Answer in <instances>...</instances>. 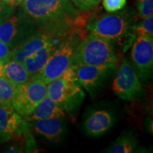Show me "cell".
I'll return each instance as SVG.
<instances>
[{
    "label": "cell",
    "instance_id": "cell-1",
    "mask_svg": "<svg viewBox=\"0 0 153 153\" xmlns=\"http://www.w3.org/2000/svg\"><path fill=\"white\" fill-rule=\"evenodd\" d=\"M22 9L39 31L57 39L74 32L85 21L71 0H24Z\"/></svg>",
    "mask_w": 153,
    "mask_h": 153
},
{
    "label": "cell",
    "instance_id": "cell-2",
    "mask_svg": "<svg viewBox=\"0 0 153 153\" xmlns=\"http://www.w3.org/2000/svg\"><path fill=\"white\" fill-rule=\"evenodd\" d=\"M135 14L126 8L94 19L89 22L87 28L89 33L106 40L115 45L116 43L128 38L133 32Z\"/></svg>",
    "mask_w": 153,
    "mask_h": 153
},
{
    "label": "cell",
    "instance_id": "cell-3",
    "mask_svg": "<svg viewBox=\"0 0 153 153\" xmlns=\"http://www.w3.org/2000/svg\"><path fill=\"white\" fill-rule=\"evenodd\" d=\"M118 56L111 42L89 35L76 46L72 65H89L116 67Z\"/></svg>",
    "mask_w": 153,
    "mask_h": 153
},
{
    "label": "cell",
    "instance_id": "cell-4",
    "mask_svg": "<svg viewBox=\"0 0 153 153\" xmlns=\"http://www.w3.org/2000/svg\"><path fill=\"white\" fill-rule=\"evenodd\" d=\"M47 93L70 115L77 111L85 97L82 87L65 72L47 84Z\"/></svg>",
    "mask_w": 153,
    "mask_h": 153
},
{
    "label": "cell",
    "instance_id": "cell-5",
    "mask_svg": "<svg viewBox=\"0 0 153 153\" xmlns=\"http://www.w3.org/2000/svg\"><path fill=\"white\" fill-rule=\"evenodd\" d=\"M78 38L74 32L62 38L54 53L50 57L46 64L36 77L48 84L60 77L71 67L73 62L74 51L77 46Z\"/></svg>",
    "mask_w": 153,
    "mask_h": 153
},
{
    "label": "cell",
    "instance_id": "cell-6",
    "mask_svg": "<svg viewBox=\"0 0 153 153\" xmlns=\"http://www.w3.org/2000/svg\"><path fill=\"white\" fill-rule=\"evenodd\" d=\"M38 31L35 23L22 9L0 24V41L12 50Z\"/></svg>",
    "mask_w": 153,
    "mask_h": 153
},
{
    "label": "cell",
    "instance_id": "cell-7",
    "mask_svg": "<svg viewBox=\"0 0 153 153\" xmlns=\"http://www.w3.org/2000/svg\"><path fill=\"white\" fill-rule=\"evenodd\" d=\"M47 84L38 77L17 85L11 101V106L22 116H28L47 96Z\"/></svg>",
    "mask_w": 153,
    "mask_h": 153
},
{
    "label": "cell",
    "instance_id": "cell-8",
    "mask_svg": "<svg viewBox=\"0 0 153 153\" xmlns=\"http://www.w3.org/2000/svg\"><path fill=\"white\" fill-rule=\"evenodd\" d=\"M116 68L114 66L72 65L65 73L91 94L104 84Z\"/></svg>",
    "mask_w": 153,
    "mask_h": 153
},
{
    "label": "cell",
    "instance_id": "cell-9",
    "mask_svg": "<svg viewBox=\"0 0 153 153\" xmlns=\"http://www.w3.org/2000/svg\"><path fill=\"white\" fill-rule=\"evenodd\" d=\"M141 89V82L135 68L128 59L124 58L113 81L114 94L121 99L131 101L139 94Z\"/></svg>",
    "mask_w": 153,
    "mask_h": 153
},
{
    "label": "cell",
    "instance_id": "cell-10",
    "mask_svg": "<svg viewBox=\"0 0 153 153\" xmlns=\"http://www.w3.org/2000/svg\"><path fill=\"white\" fill-rule=\"evenodd\" d=\"M131 59L139 77L143 81L150 79L153 68V38L137 37L132 46Z\"/></svg>",
    "mask_w": 153,
    "mask_h": 153
},
{
    "label": "cell",
    "instance_id": "cell-11",
    "mask_svg": "<svg viewBox=\"0 0 153 153\" xmlns=\"http://www.w3.org/2000/svg\"><path fill=\"white\" fill-rule=\"evenodd\" d=\"M116 122V117L107 109H97L89 112L83 121L84 131L91 137H99L107 133Z\"/></svg>",
    "mask_w": 153,
    "mask_h": 153
},
{
    "label": "cell",
    "instance_id": "cell-12",
    "mask_svg": "<svg viewBox=\"0 0 153 153\" xmlns=\"http://www.w3.org/2000/svg\"><path fill=\"white\" fill-rule=\"evenodd\" d=\"M26 124L11 105H0V143L7 142L21 133Z\"/></svg>",
    "mask_w": 153,
    "mask_h": 153
},
{
    "label": "cell",
    "instance_id": "cell-13",
    "mask_svg": "<svg viewBox=\"0 0 153 153\" xmlns=\"http://www.w3.org/2000/svg\"><path fill=\"white\" fill-rule=\"evenodd\" d=\"M34 131L51 143H59L67 131L65 118H49L30 121Z\"/></svg>",
    "mask_w": 153,
    "mask_h": 153
},
{
    "label": "cell",
    "instance_id": "cell-14",
    "mask_svg": "<svg viewBox=\"0 0 153 153\" xmlns=\"http://www.w3.org/2000/svg\"><path fill=\"white\" fill-rule=\"evenodd\" d=\"M55 40H57V38H52L41 31H38L11 50L10 59L22 63L26 57L34 54L38 50L54 42Z\"/></svg>",
    "mask_w": 153,
    "mask_h": 153
},
{
    "label": "cell",
    "instance_id": "cell-15",
    "mask_svg": "<svg viewBox=\"0 0 153 153\" xmlns=\"http://www.w3.org/2000/svg\"><path fill=\"white\" fill-rule=\"evenodd\" d=\"M55 41L38 50L34 54L26 57L22 62L30 78L36 77L38 75V74L46 64L50 57L54 53L59 43H55Z\"/></svg>",
    "mask_w": 153,
    "mask_h": 153
},
{
    "label": "cell",
    "instance_id": "cell-16",
    "mask_svg": "<svg viewBox=\"0 0 153 153\" xmlns=\"http://www.w3.org/2000/svg\"><path fill=\"white\" fill-rule=\"evenodd\" d=\"M65 118V112L51 97L45 96L33 111L25 116L28 122L49 118Z\"/></svg>",
    "mask_w": 153,
    "mask_h": 153
},
{
    "label": "cell",
    "instance_id": "cell-17",
    "mask_svg": "<svg viewBox=\"0 0 153 153\" xmlns=\"http://www.w3.org/2000/svg\"><path fill=\"white\" fill-rule=\"evenodd\" d=\"M138 146V140L131 132L121 133L103 152L108 153H131L135 152Z\"/></svg>",
    "mask_w": 153,
    "mask_h": 153
},
{
    "label": "cell",
    "instance_id": "cell-18",
    "mask_svg": "<svg viewBox=\"0 0 153 153\" xmlns=\"http://www.w3.org/2000/svg\"><path fill=\"white\" fill-rule=\"evenodd\" d=\"M3 76L15 86L24 83L30 79L22 63L11 59L3 65Z\"/></svg>",
    "mask_w": 153,
    "mask_h": 153
},
{
    "label": "cell",
    "instance_id": "cell-19",
    "mask_svg": "<svg viewBox=\"0 0 153 153\" xmlns=\"http://www.w3.org/2000/svg\"><path fill=\"white\" fill-rule=\"evenodd\" d=\"M133 35L136 37L153 38V16L141 18L137 23H134Z\"/></svg>",
    "mask_w": 153,
    "mask_h": 153
},
{
    "label": "cell",
    "instance_id": "cell-20",
    "mask_svg": "<svg viewBox=\"0 0 153 153\" xmlns=\"http://www.w3.org/2000/svg\"><path fill=\"white\" fill-rule=\"evenodd\" d=\"M16 87L4 76L0 77V105H11Z\"/></svg>",
    "mask_w": 153,
    "mask_h": 153
},
{
    "label": "cell",
    "instance_id": "cell-21",
    "mask_svg": "<svg viewBox=\"0 0 153 153\" xmlns=\"http://www.w3.org/2000/svg\"><path fill=\"white\" fill-rule=\"evenodd\" d=\"M136 7L140 18L153 16V0H136Z\"/></svg>",
    "mask_w": 153,
    "mask_h": 153
},
{
    "label": "cell",
    "instance_id": "cell-22",
    "mask_svg": "<svg viewBox=\"0 0 153 153\" xmlns=\"http://www.w3.org/2000/svg\"><path fill=\"white\" fill-rule=\"evenodd\" d=\"M127 0H103V7L108 12L121 10L126 4Z\"/></svg>",
    "mask_w": 153,
    "mask_h": 153
},
{
    "label": "cell",
    "instance_id": "cell-23",
    "mask_svg": "<svg viewBox=\"0 0 153 153\" xmlns=\"http://www.w3.org/2000/svg\"><path fill=\"white\" fill-rule=\"evenodd\" d=\"M14 12V7L7 4L2 0H0V24L9 18Z\"/></svg>",
    "mask_w": 153,
    "mask_h": 153
},
{
    "label": "cell",
    "instance_id": "cell-24",
    "mask_svg": "<svg viewBox=\"0 0 153 153\" xmlns=\"http://www.w3.org/2000/svg\"><path fill=\"white\" fill-rule=\"evenodd\" d=\"M11 50L6 44L0 41V64L4 65L11 58Z\"/></svg>",
    "mask_w": 153,
    "mask_h": 153
},
{
    "label": "cell",
    "instance_id": "cell-25",
    "mask_svg": "<svg viewBox=\"0 0 153 153\" xmlns=\"http://www.w3.org/2000/svg\"><path fill=\"white\" fill-rule=\"evenodd\" d=\"M101 1V0H84L86 10L88 11L89 9L95 7L100 3Z\"/></svg>",
    "mask_w": 153,
    "mask_h": 153
},
{
    "label": "cell",
    "instance_id": "cell-26",
    "mask_svg": "<svg viewBox=\"0 0 153 153\" xmlns=\"http://www.w3.org/2000/svg\"><path fill=\"white\" fill-rule=\"evenodd\" d=\"M71 1L74 4V5L77 8L79 9L80 11H86V8L85 6V1L84 0H71Z\"/></svg>",
    "mask_w": 153,
    "mask_h": 153
},
{
    "label": "cell",
    "instance_id": "cell-27",
    "mask_svg": "<svg viewBox=\"0 0 153 153\" xmlns=\"http://www.w3.org/2000/svg\"><path fill=\"white\" fill-rule=\"evenodd\" d=\"M2 1L4 2L7 3V4L12 6V7H15V6L22 4L24 0H2Z\"/></svg>",
    "mask_w": 153,
    "mask_h": 153
},
{
    "label": "cell",
    "instance_id": "cell-28",
    "mask_svg": "<svg viewBox=\"0 0 153 153\" xmlns=\"http://www.w3.org/2000/svg\"><path fill=\"white\" fill-rule=\"evenodd\" d=\"M7 152H22L20 150V149L16 148V147H11L10 148L8 149V150L7 151Z\"/></svg>",
    "mask_w": 153,
    "mask_h": 153
},
{
    "label": "cell",
    "instance_id": "cell-29",
    "mask_svg": "<svg viewBox=\"0 0 153 153\" xmlns=\"http://www.w3.org/2000/svg\"><path fill=\"white\" fill-rule=\"evenodd\" d=\"M3 76V65L0 64V77Z\"/></svg>",
    "mask_w": 153,
    "mask_h": 153
}]
</instances>
